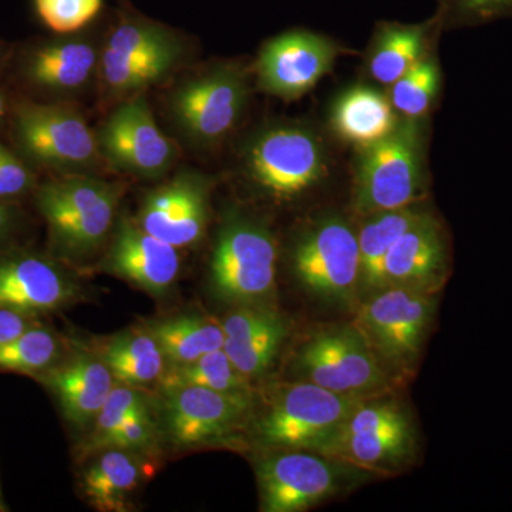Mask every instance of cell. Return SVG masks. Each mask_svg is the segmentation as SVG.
<instances>
[{"label": "cell", "mask_w": 512, "mask_h": 512, "mask_svg": "<svg viewBox=\"0 0 512 512\" xmlns=\"http://www.w3.org/2000/svg\"><path fill=\"white\" fill-rule=\"evenodd\" d=\"M101 156L117 170L157 178L171 167L175 148L154 120L144 97H133L104 121L99 133Z\"/></svg>", "instance_id": "cell-13"}, {"label": "cell", "mask_w": 512, "mask_h": 512, "mask_svg": "<svg viewBox=\"0 0 512 512\" xmlns=\"http://www.w3.org/2000/svg\"><path fill=\"white\" fill-rule=\"evenodd\" d=\"M446 6L461 22H490L512 16V0H446Z\"/></svg>", "instance_id": "cell-36"}, {"label": "cell", "mask_w": 512, "mask_h": 512, "mask_svg": "<svg viewBox=\"0 0 512 512\" xmlns=\"http://www.w3.org/2000/svg\"><path fill=\"white\" fill-rule=\"evenodd\" d=\"M106 268L137 288L161 296L177 281L181 259L178 248L148 234L136 221L121 217Z\"/></svg>", "instance_id": "cell-17"}, {"label": "cell", "mask_w": 512, "mask_h": 512, "mask_svg": "<svg viewBox=\"0 0 512 512\" xmlns=\"http://www.w3.org/2000/svg\"><path fill=\"white\" fill-rule=\"evenodd\" d=\"M10 217L8 208L0 202V238L5 234L6 229L9 227Z\"/></svg>", "instance_id": "cell-39"}, {"label": "cell", "mask_w": 512, "mask_h": 512, "mask_svg": "<svg viewBox=\"0 0 512 512\" xmlns=\"http://www.w3.org/2000/svg\"><path fill=\"white\" fill-rule=\"evenodd\" d=\"M0 500H2V490H0Z\"/></svg>", "instance_id": "cell-41"}, {"label": "cell", "mask_w": 512, "mask_h": 512, "mask_svg": "<svg viewBox=\"0 0 512 512\" xmlns=\"http://www.w3.org/2000/svg\"><path fill=\"white\" fill-rule=\"evenodd\" d=\"M251 380L231 362L224 349L214 350L185 365H173L160 377L165 392L181 387H204L217 392H251Z\"/></svg>", "instance_id": "cell-30"}, {"label": "cell", "mask_w": 512, "mask_h": 512, "mask_svg": "<svg viewBox=\"0 0 512 512\" xmlns=\"http://www.w3.org/2000/svg\"><path fill=\"white\" fill-rule=\"evenodd\" d=\"M365 399L311 382L292 384L282 390L259 421V439L271 447L320 453Z\"/></svg>", "instance_id": "cell-3"}, {"label": "cell", "mask_w": 512, "mask_h": 512, "mask_svg": "<svg viewBox=\"0 0 512 512\" xmlns=\"http://www.w3.org/2000/svg\"><path fill=\"white\" fill-rule=\"evenodd\" d=\"M330 121L339 138L362 150L392 134L399 124L390 100L367 86L343 93L333 106Z\"/></svg>", "instance_id": "cell-23"}, {"label": "cell", "mask_w": 512, "mask_h": 512, "mask_svg": "<svg viewBox=\"0 0 512 512\" xmlns=\"http://www.w3.org/2000/svg\"><path fill=\"white\" fill-rule=\"evenodd\" d=\"M390 87L389 100L394 111L403 119L419 120L426 116L439 94V64L427 55Z\"/></svg>", "instance_id": "cell-31"}, {"label": "cell", "mask_w": 512, "mask_h": 512, "mask_svg": "<svg viewBox=\"0 0 512 512\" xmlns=\"http://www.w3.org/2000/svg\"><path fill=\"white\" fill-rule=\"evenodd\" d=\"M18 144L40 164L59 170H84L99 157V141L77 111L60 106L25 104L15 116Z\"/></svg>", "instance_id": "cell-12"}, {"label": "cell", "mask_w": 512, "mask_h": 512, "mask_svg": "<svg viewBox=\"0 0 512 512\" xmlns=\"http://www.w3.org/2000/svg\"><path fill=\"white\" fill-rule=\"evenodd\" d=\"M136 222L175 248L197 245L210 222V184L198 174L177 175L147 195Z\"/></svg>", "instance_id": "cell-16"}, {"label": "cell", "mask_w": 512, "mask_h": 512, "mask_svg": "<svg viewBox=\"0 0 512 512\" xmlns=\"http://www.w3.org/2000/svg\"><path fill=\"white\" fill-rule=\"evenodd\" d=\"M252 180L276 198L298 197L325 175V151L319 138L296 126L262 131L248 148Z\"/></svg>", "instance_id": "cell-8"}, {"label": "cell", "mask_w": 512, "mask_h": 512, "mask_svg": "<svg viewBox=\"0 0 512 512\" xmlns=\"http://www.w3.org/2000/svg\"><path fill=\"white\" fill-rule=\"evenodd\" d=\"M433 306L430 292L389 286L363 303L356 328L377 357L396 367L409 366L419 355Z\"/></svg>", "instance_id": "cell-9"}, {"label": "cell", "mask_w": 512, "mask_h": 512, "mask_svg": "<svg viewBox=\"0 0 512 512\" xmlns=\"http://www.w3.org/2000/svg\"><path fill=\"white\" fill-rule=\"evenodd\" d=\"M104 450L84 473V494L97 510H127L128 498L140 484L143 468L130 450Z\"/></svg>", "instance_id": "cell-26"}, {"label": "cell", "mask_w": 512, "mask_h": 512, "mask_svg": "<svg viewBox=\"0 0 512 512\" xmlns=\"http://www.w3.org/2000/svg\"><path fill=\"white\" fill-rule=\"evenodd\" d=\"M99 64L100 59L92 43L62 40L36 50L29 60L28 73L39 86L72 92L90 82Z\"/></svg>", "instance_id": "cell-24"}, {"label": "cell", "mask_w": 512, "mask_h": 512, "mask_svg": "<svg viewBox=\"0 0 512 512\" xmlns=\"http://www.w3.org/2000/svg\"><path fill=\"white\" fill-rule=\"evenodd\" d=\"M421 156L417 120L404 119L392 134L365 148L357 165L356 210L372 215L416 204L423 191Z\"/></svg>", "instance_id": "cell-2"}, {"label": "cell", "mask_w": 512, "mask_h": 512, "mask_svg": "<svg viewBox=\"0 0 512 512\" xmlns=\"http://www.w3.org/2000/svg\"><path fill=\"white\" fill-rule=\"evenodd\" d=\"M59 343L46 329L28 328L0 348V370L33 373L55 362Z\"/></svg>", "instance_id": "cell-32"}, {"label": "cell", "mask_w": 512, "mask_h": 512, "mask_svg": "<svg viewBox=\"0 0 512 512\" xmlns=\"http://www.w3.org/2000/svg\"><path fill=\"white\" fill-rule=\"evenodd\" d=\"M3 114H5V103H3V97L0 94V121L3 119Z\"/></svg>", "instance_id": "cell-40"}, {"label": "cell", "mask_w": 512, "mask_h": 512, "mask_svg": "<svg viewBox=\"0 0 512 512\" xmlns=\"http://www.w3.org/2000/svg\"><path fill=\"white\" fill-rule=\"evenodd\" d=\"M296 365L309 382L348 396L366 397L389 383L379 357L356 325L315 333L299 350Z\"/></svg>", "instance_id": "cell-6"}, {"label": "cell", "mask_w": 512, "mask_h": 512, "mask_svg": "<svg viewBox=\"0 0 512 512\" xmlns=\"http://www.w3.org/2000/svg\"><path fill=\"white\" fill-rule=\"evenodd\" d=\"M37 15L47 28L69 35L89 25L103 8V0H35Z\"/></svg>", "instance_id": "cell-33"}, {"label": "cell", "mask_w": 512, "mask_h": 512, "mask_svg": "<svg viewBox=\"0 0 512 512\" xmlns=\"http://www.w3.org/2000/svg\"><path fill=\"white\" fill-rule=\"evenodd\" d=\"M278 249L259 222L232 217L225 222L211 258V285L222 301L252 305L272 293Z\"/></svg>", "instance_id": "cell-4"}, {"label": "cell", "mask_w": 512, "mask_h": 512, "mask_svg": "<svg viewBox=\"0 0 512 512\" xmlns=\"http://www.w3.org/2000/svg\"><path fill=\"white\" fill-rule=\"evenodd\" d=\"M221 326L225 335L222 349L249 380L271 369L288 336L285 319L256 303L242 305L222 320Z\"/></svg>", "instance_id": "cell-18"}, {"label": "cell", "mask_w": 512, "mask_h": 512, "mask_svg": "<svg viewBox=\"0 0 512 512\" xmlns=\"http://www.w3.org/2000/svg\"><path fill=\"white\" fill-rule=\"evenodd\" d=\"M338 458L303 451H281L258 464L261 510L299 512L322 503L348 483Z\"/></svg>", "instance_id": "cell-10"}, {"label": "cell", "mask_w": 512, "mask_h": 512, "mask_svg": "<svg viewBox=\"0 0 512 512\" xmlns=\"http://www.w3.org/2000/svg\"><path fill=\"white\" fill-rule=\"evenodd\" d=\"M414 440L413 424L406 416L386 426L333 437L320 454L363 470L386 471L410 457Z\"/></svg>", "instance_id": "cell-21"}, {"label": "cell", "mask_w": 512, "mask_h": 512, "mask_svg": "<svg viewBox=\"0 0 512 512\" xmlns=\"http://www.w3.org/2000/svg\"><path fill=\"white\" fill-rule=\"evenodd\" d=\"M150 333L171 365L194 362L222 349L225 342L221 322L195 313L158 320L150 326Z\"/></svg>", "instance_id": "cell-28"}, {"label": "cell", "mask_w": 512, "mask_h": 512, "mask_svg": "<svg viewBox=\"0 0 512 512\" xmlns=\"http://www.w3.org/2000/svg\"><path fill=\"white\" fill-rule=\"evenodd\" d=\"M247 99L244 74L234 67H221L178 87L171 99V111L185 136L201 146H210L234 130Z\"/></svg>", "instance_id": "cell-11"}, {"label": "cell", "mask_w": 512, "mask_h": 512, "mask_svg": "<svg viewBox=\"0 0 512 512\" xmlns=\"http://www.w3.org/2000/svg\"><path fill=\"white\" fill-rule=\"evenodd\" d=\"M447 244L443 229L429 215L394 242L382 265V286L431 292L443 284Z\"/></svg>", "instance_id": "cell-19"}, {"label": "cell", "mask_w": 512, "mask_h": 512, "mask_svg": "<svg viewBox=\"0 0 512 512\" xmlns=\"http://www.w3.org/2000/svg\"><path fill=\"white\" fill-rule=\"evenodd\" d=\"M338 56L339 47L325 36L286 32L266 43L258 57L259 87L279 99H299L330 72Z\"/></svg>", "instance_id": "cell-14"}, {"label": "cell", "mask_w": 512, "mask_h": 512, "mask_svg": "<svg viewBox=\"0 0 512 512\" xmlns=\"http://www.w3.org/2000/svg\"><path fill=\"white\" fill-rule=\"evenodd\" d=\"M292 265L308 291L330 302L352 303L360 291L357 232L342 218L316 222L296 244Z\"/></svg>", "instance_id": "cell-7"}, {"label": "cell", "mask_w": 512, "mask_h": 512, "mask_svg": "<svg viewBox=\"0 0 512 512\" xmlns=\"http://www.w3.org/2000/svg\"><path fill=\"white\" fill-rule=\"evenodd\" d=\"M168 393L167 430L177 446L191 447L228 439L252 409L251 392H217L181 387Z\"/></svg>", "instance_id": "cell-15"}, {"label": "cell", "mask_w": 512, "mask_h": 512, "mask_svg": "<svg viewBox=\"0 0 512 512\" xmlns=\"http://www.w3.org/2000/svg\"><path fill=\"white\" fill-rule=\"evenodd\" d=\"M154 423L150 412L138 414L124 421L106 436L93 441L94 448H121V450H141L153 443Z\"/></svg>", "instance_id": "cell-35"}, {"label": "cell", "mask_w": 512, "mask_h": 512, "mask_svg": "<svg viewBox=\"0 0 512 512\" xmlns=\"http://www.w3.org/2000/svg\"><path fill=\"white\" fill-rule=\"evenodd\" d=\"M121 197L117 184L69 177L40 188L37 205L64 254L82 259L109 237Z\"/></svg>", "instance_id": "cell-1"}, {"label": "cell", "mask_w": 512, "mask_h": 512, "mask_svg": "<svg viewBox=\"0 0 512 512\" xmlns=\"http://www.w3.org/2000/svg\"><path fill=\"white\" fill-rule=\"evenodd\" d=\"M416 204L399 210L376 212L357 231L360 249V289L380 291L382 265L387 252L403 234L429 217Z\"/></svg>", "instance_id": "cell-25"}, {"label": "cell", "mask_w": 512, "mask_h": 512, "mask_svg": "<svg viewBox=\"0 0 512 512\" xmlns=\"http://www.w3.org/2000/svg\"><path fill=\"white\" fill-rule=\"evenodd\" d=\"M77 288L55 265L35 256L0 261V308L23 315L56 311Z\"/></svg>", "instance_id": "cell-20"}, {"label": "cell", "mask_w": 512, "mask_h": 512, "mask_svg": "<svg viewBox=\"0 0 512 512\" xmlns=\"http://www.w3.org/2000/svg\"><path fill=\"white\" fill-rule=\"evenodd\" d=\"M150 412L147 399L136 387L121 384L114 386L103 409L94 420L93 441L106 436L131 417Z\"/></svg>", "instance_id": "cell-34"}, {"label": "cell", "mask_w": 512, "mask_h": 512, "mask_svg": "<svg viewBox=\"0 0 512 512\" xmlns=\"http://www.w3.org/2000/svg\"><path fill=\"white\" fill-rule=\"evenodd\" d=\"M430 23L400 25L387 23L380 28L369 57V74L377 83L392 86L427 56Z\"/></svg>", "instance_id": "cell-27"}, {"label": "cell", "mask_w": 512, "mask_h": 512, "mask_svg": "<svg viewBox=\"0 0 512 512\" xmlns=\"http://www.w3.org/2000/svg\"><path fill=\"white\" fill-rule=\"evenodd\" d=\"M183 55L177 36L138 16H123L100 56L104 83L114 93H137L165 79Z\"/></svg>", "instance_id": "cell-5"}, {"label": "cell", "mask_w": 512, "mask_h": 512, "mask_svg": "<svg viewBox=\"0 0 512 512\" xmlns=\"http://www.w3.org/2000/svg\"><path fill=\"white\" fill-rule=\"evenodd\" d=\"M32 187V174L25 164L0 144V198L18 197Z\"/></svg>", "instance_id": "cell-37"}, {"label": "cell", "mask_w": 512, "mask_h": 512, "mask_svg": "<svg viewBox=\"0 0 512 512\" xmlns=\"http://www.w3.org/2000/svg\"><path fill=\"white\" fill-rule=\"evenodd\" d=\"M103 362L114 380L127 386H147L164 373L163 350L150 332H124L104 345Z\"/></svg>", "instance_id": "cell-29"}, {"label": "cell", "mask_w": 512, "mask_h": 512, "mask_svg": "<svg viewBox=\"0 0 512 512\" xmlns=\"http://www.w3.org/2000/svg\"><path fill=\"white\" fill-rule=\"evenodd\" d=\"M28 328L29 323L23 313L0 308V348L10 340L18 338L20 333L25 332Z\"/></svg>", "instance_id": "cell-38"}, {"label": "cell", "mask_w": 512, "mask_h": 512, "mask_svg": "<svg viewBox=\"0 0 512 512\" xmlns=\"http://www.w3.org/2000/svg\"><path fill=\"white\" fill-rule=\"evenodd\" d=\"M67 419L76 426L94 423L113 390L114 376L103 359L79 355L49 379Z\"/></svg>", "instance_id": "cell-22"}]
</instances>
